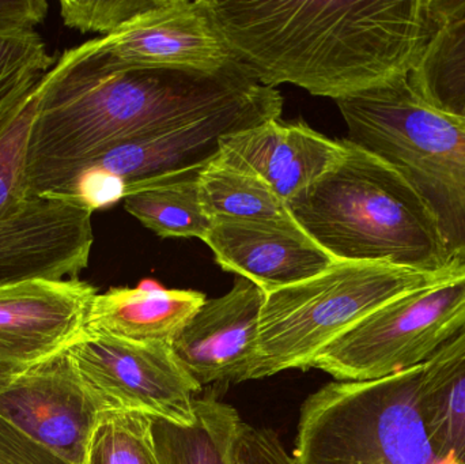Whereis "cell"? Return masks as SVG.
Returning <instances> with one entry per match:
<instances>
[{
	"label": "cell",
	"instance_id": "6da1fadb",
	"mask_svg": "<svg viewBox=\"0 0 465 464\" xmlns=\"http://www.w3.org/2000/svg\"><path fill=\"white\" fill-rule=\"evenodd\" d=\"M232 57L259 84L338 101L409 78L444 0H209Z\"/></svg>",
	"mask_w": 465,
	"mask_h": 464
},
{
	"label": "cell",
	"instance_id": "7a4b0ae2",
	"mask_svg": "<svg viewBox=\"0 0 465 464\" xmlns=\"http://www.w3.org/2000/svg\"><path fill=\"white\" fill-rule=\"evenodd\" d=\"M271 89L240 63L218 74L123 68L105 62L90 41L68 49L41 81L27 154L33 198H56L86 163L114 147Z\"/></svg>",
	"mask_w": 465,
	"mask_h": 464
},
{
	"label": "cell",
	"instance_id": "3957f363",
	"mask_svg": "<svg viewBox=\"0 0 465 464\" xmlns=\"http://www.w3.org/2000/svg\"><path fill=\"white\" fill-rule=\"evenodd\" d=\"M344 154L287 202L295 222L336 261L385 262L428 272L464 269L410 183L381 158L343 139Z\"/></svg>",
	"mask_w": 465,
	"mask_h": 464
},
{
	"label": "cell",
	"instance_id": "277c9868",
	"mask_svg": "<svg viewBox=\"0 0 465 464\" xmlns=\"http://www.w3.org/2000/svg\"><path fill=\"white\" fill-rule=\"evenodd\" d=\"M347 141L392 165L433 215L456 264L465 267V124L431 108L398 78L336 101Z\"/></svg>",
	"mask_w": 465,
	"mask_h": 464
},
{
	"label": "cell",
	"instance_id": "5b68a950",
	"mask_svg": "<svg viewBox=\"0 0 465 464\" xmlns=\"http://www.w3.org/2000/svg\"><path fill=\"white\" fill-rule=\"evenodd\" d=\"M461 270L428 272L385 262L336 261L311 280L265 294L249 380L309 370L325 346L382 305Z\"/></svg>",
	"mask_w": 465,
	"mask_h": 464
},
{
	"label": "cell",
	"instance_id": "8992f818",
	"mask_svg": "<svg viewBox=\"0 0 465 464\" xmlns=\"http://www.w3.org/2000/svg\"><path fill=\"white\" fill-rule=\"evenodd\" d=\"M420 367L327 384L301 409L297 464H453L437 457L417 408Z\"/></svg>",
	"mask_w": 465,
	"mask_h": 464
},
{
	"label": "cell",
	"instance_id": "52a82bcc",
	"mask_svg": "<svg viewBox=\"0 0 465 464\" xmlns=\"http://www.w3.org/2000/svg\"><path fill=\"white\" fill-rule=\"evenodd\" d=\"M465 330V269L403 294L350 327L313 361L338 381L380 380L420 367Z\"/></svg>",
	"mask_w": 465,
	"mask_h": 464
},
{
	"label": "cell",
	"instance_id": "ba28073f",
	"mask_svg": "<svg viewBox=\"0 0 465 464\" xmlns=\"http://www.w3.org/2000/svg\"><path fill=\"white\" fill-rule=\"evenodd\" d=\"M278 89L221 109L163 133L114 147L84 166L56 198L71 199L93 212L123 199L135 185L195 166L220 153L221 139L271 119H281Z\"/></svg>",
	"mask_w": 465,
	"mask_h": 464
},
{
	"label": "cell",
	"instance_id": "9c48e42d",
	"mask_svg": "<svg viewBox=\"0 0 465 464\" xmlns=\"http://www.w3.org/2000/svg\"><path fill=\"white\" fill-rule=\"evenodd\" d=\"M71 364L106 413L128 411L190 427L202 387L169 343H143L82 331L65 348Z\"/></svg>",
	"mask_w": 465,
	"mask_h": 464
},
{
	"label": "cell",
	"instance_id": "30bf717a",
	"mask_svg": "<svg viewBox=\"0 0 465 464\" xmlns=\"http://www.w3.org/2000/svg\"><path fill=\"white\" fill-rule=\"evenodd\" d=\"M105 413L65 348L0 380V419L70 464H86Z\"/></svg>",
	"mask_w": 465,
	"mask_h": 464
},
{
	"label": "cell",
	"instance_id": "8fae6325",
	"mask_svg": "<svg viewBox=\"0 0 465 464\" xmlns=\"http://www.w3.org/2000/svg\"><path fill=\"white\" fill-rule=\"evenodd\" d=\"M90 43L105 62L123 68L218 74L238 63L215 25L209 0H163L114 35Z\"/></svg>",
	"mask_w": 465,
	"mask_h": 464
},
{
	"label": "cell",
	"instance_id": "7c38bea8",
	"mask_svg": "<svg viewBox=\"0 0 465 464\" xmlns=\"http://www.w3.org/2000/svg\"><path fill=\"white\" fill-rule=\"evenodd\" d=\"M97 289L79 278L0 288V370L15 373L67 348L84 330Z\"/></svg>",
	"mask_w": 465,
	"mask_h": 464
},
{
	"label": "cell",
	"instance_id": "4fadbf2b",
	"mask_svg": "<svg viewBox=\"0 0 465 464\" xmlns=\"http://www.w3.org/2000/svg\"><path fill=\"white\" fill-rule=\"evenodd\" d=\"M92 215L71 199L35 198L18 217L0 223V288L78 278L94 242Z\"/></svg>",
	"mask_w": 465,
	"mask_h": 464
},
{
	"label": "cell",
	"instance_id": "5bb4252c",
	"mask_svg": "<svg viewBox=\"0 0 465 464\" xmlns=\"http://www.w3.org/2000/svg\"><path fill=\"white\" fill-rule=\"evenodd\" d=\"M265 293L235 275L225 296L206 300L172 342L177 362L201 387L251 379L259 350Z\"/></svg>",
	"mask_w": 465,
	"mask_h": 464
},
{
	"label": "cell",
	"instance_id": "9a60e30c",
	"mask_svg": "<svg viewBox=\"0 0 465 464\" xmlns=\"http://www.w3.org/2000/svg\"><path fill=\"white\" fill-rule=\"evenodd\" d=\"M203 242L221 269L246 278L265 294L311 280L336 262L298 223L221 221Z\"/></svg>",
	"mask_w": 465,
	"mask_h": 464
},
{
	"label": "cell",
	"instance_id": "2e32d148",
	"mask_svg": "<svg viewBox=\"0 0 465 464\" xmlns=\"http://www.w3.org/2000/svg\"><path fill=\"white\" fill-rule=\"evenodd\" d=\"M271 119L221 139L220 155L262 177L284 202L319 182L344 154V142L305 123Z\"/></svg>",
	"mask_w": 465,
	"mask_h": 464
},
{
	"label": "cell",
	"instance_id": "e0dca14e",
	"mask_svg": "<svg viewBox=\"0 0 465 464\" xmlns=\"http://www.w3.org/2000/svg\"><path fill=\"white\" fill-rule=\"evenodd\" d=\"M196 291L158 286L114 288L95 294L84 331L143 343H169L206 302Z\"/></svg>",
	"mask_w": 465,
	"mask_h": 464
},
{
	"label": "cell",
	"instance_id": "ac0fdd59",
	"mask_svg": "<svg viewBox=\"0 0 465 464\" xmlns=\"http://www.w3.org/2000/svg\"><path fill=\"white\" fill-rule=\"evenodd\" d=\"M415 398L437 457L465 464V330L422 364Z\"/></svg>",
	"mask_w": 465,
	"mask_h": 464
},
{
	"label": "cell",
	"instance_id": "d6986e66",
	"mask_svg": "<svg viewBox=\"0 0 465 464\" xmlns=\"http://www.w3.org/2000/svg\"><path fill=\"white\" fill-rule=\"evenodd\" d=\"M204 165L142 183L123 196L124 209L161 239L204 240L213 226L201 203L199 176Z\"/></svg>",
	"mask_w": 465,
	"mask_h": 464
},
{
	"label": "cell",
	"instance_id": "ffe728a7",
	"mask_svg": "<svg viewBox=\"0 0 465 464\" xmlns=\"http://www.w3.org/2000/svg\"><path fill=\"white\" fill-rule=\"evenodd\" d=\"M201 203L214 222L297 225L286 202L257 174L226 163L220 153L199 176Z\"/></svg>",
	"mask_w": 465,
	"mask_h": 464
},
{
	"label": "cell",
	"instance_id": "44dd1931",
	"mask_svg": "<svg viewBox=\"0 0 465 464\" xmlns=\"http://www.w3.org/2000/svg\"><path fill=\"white\" fill-rule=\"evenodd\" d=\"M241 422L235 409L214 398L195 400L190 427L152 420L158 464H235Z\"/></svg>",
	"mask_w": 465,
	"mask_h": 464
},
{
	"label": "cell",
	"instance_id": "7402d4cb",
	"mask_svg": "<svg viewBox=\"0 0 465 464\" xmlns=\"http://www.w3.org/2000/svg\"><path fill=\"white\" fill-rule=\"evenodd\" d=\"M409 82L431 108L464 119L465 0H444V21Z\"/></svg>",
	"mask_w": 465,
	"mask_h": 464
},
{
	"label": "cell",
	"instance_id": "603a6c76",
	"mask_svg": "<svg viewBox=\"0 0 465 464\" xmlns=\"http://www.w3.org/2000/svg\"><path fill=\"white\" fill-rule=\"evenodd\" d=\"M43 78L0 111V223L18 217L35 199L27 154Z\"/></svg>",
	"mask_w": 465,
	"mask_h": 464
},
{
	"label": "cell",
	"instance_id": "cb8c5ba5",
	"mask_svg": "<svg viewBox=\"0 0 465 464\" xmlns=\"http://www.w3.org/2000/svg\"><path fill=\"white\" fill-rule=\"evenodd\" d=\"M86 464H158L152 419L128 411L103 414L90 440Z\"/></svg>",
	"mask_w": 465,
	"mask_h": 464
},
{
	"label": "cell",
	"instance_id": "d4e9b609",
	"mask_svg": "<svg viewBox=\"0 0 465 464\" xmlns=\"http://www.w3.org/2000/svg\"><path fill=\"white\" fill-rule=\"evenodd\" d=\"M54 63L35 30L0 35V111L37 84Z\"/></svg>",
	"mask_w": 465,
	"mask_h": 464
},
{
	"label": "cell",
	"instance_id": "484cf974",
	"mask_svg": "<svg viewBox=\"0 0 465 464\" xmlns=\"http://www.w3.org/2000/svg\"><path fill=\"white\" fill-rule=\"evenodd\" d=\"M163 0H62L60 16L65 26L81 33H100L103 37L117 30Z\"/></svg>",
	"mask_w": 465,
	"mask_h": 464
},
{
	"label": "cell",
	"instance_id": "4316f807",
	"mask_svg": "<svg viewBox=\"0 0 465 464\" xmlns=\"http://www.w3.org/2000/svg\"><path fill=\"white\" fill-rule=\"evenodd\" d=\"M0 464H70L0 419Z\"/></svg>",
	"mask_w": 465,
	"mask_h": 464
},
{
	"label": "cell",
	"instance_id": "83f0119b",
	"mask_svg": "<svg viewBox=\"0 0 465 464\" xmlns=\"http://www.w3.org/2000/svg\"><path fill=\"white\" fill-rule=\"evenodd\" d=\"M235 464H297L284 449L275 432L262 430L238 443Z\"/></svg>",
	"mask_w": 465,
	"mask_h": 464
},
{
	"label": "cell",
	"instance_id": "f1b7e54d",
	"mask_svg": "<svg viewBox=\"0 0 465 464\" xmlns=\"http://www.w3.org/2000/svg\"><path fill=\"white\" fill-rule=\"evenodd\" d=\"M45 0H0V35L32 32L45 21Z\"/></svg>",
	"mask_w": 465,
	"mask_h": 464
},
{
	"label": "cell",
	"instance_id": "f546056e",
	"mask_svg": "<svg viewBox=\"0 0 465 464\" xmlns=\"http://www.w3.org/2000/svg\"><path fill=\"white\" fill-rule=\"evenodd\" d=\"M13 375V373L10 372H5V370H0V380H3V379L8 378V376Z\"/></svg>",
	"mask_w": 465,
	"mask_h": 464
},
{
	"label": "cell",
	"instance_id": "4dcf8cb0",
	"mask_svg": "<svg viewBox=\"0 0 465 464\" xmlns=\"http://www.w3.org/2000/svg\"><path fill=\"white\" fill-rule=\"evenodd\" d=\"M461 120H463V122H465V117H464V119H461Z\"/></svg>",
	"mask_w": 465,
	"mask_h": 464
},
{
	"label": "cell",
	"instance_id": "1f68e13d",
	"mask_svg": "<svg viewBox=\"0 0 465 464\" xmlns=\"http://www.w3.org/2000/svg\"><path fill=\"white\" fill-rule=\"evenodd\" d=\"M460 120H461V119H460ZM461 122H463V120H461ZM463 123H464V124H465V122H463Z\"/></svg>",
	"mask_w": 465,
	"mask_h": 464
}]
</instances>
